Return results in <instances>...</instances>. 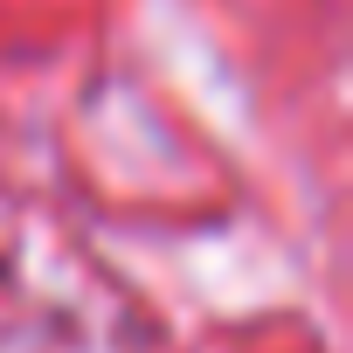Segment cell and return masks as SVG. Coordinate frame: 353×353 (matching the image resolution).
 <instances>
[]
</instances>
